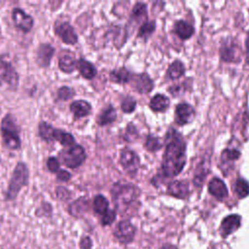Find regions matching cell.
<instances>
[{
  "label": "cell",
  "instance_id": "cell-1",
  "mask_svg": "<svg viewBox=\"0 0 249 249\" xmlns=\"http://www.w3.org/2000/svg\"><path fill=\"white\" fill-rule=\"evenodd\" d=\"M187 161L186 143L183 136L174 128H169L165 136V151L161 162V173L164 177L177 176Z\"/></svg>",
  "mask_w": 249,
  "mask_h": 249
},
{
  "label": "cell",
  "instance_id": "cell-2",
  "mask_svg": "<svg viewBox=\"0 0 249 249\" xmlns=\"http://www.w3.org/2000/svg\"><path fill=\"white\" fill-rule=\"evenodd\" d=\"M1 134L5 146L12 150L20 148L19 128L16 124L14 117L10 114L6 115L1 122Z\"/></svg>",
  "mask_w": 249,
  "mask_h": 249
},
{
  "label": "cell",
  "instance_id": "cell-3",
  "mask_svg": "<svg viewBox=\"0 0 249 249\" xmlns=\"http://www.w3.org/2000/svg\"><path fill=\"white\" fill-rule=\"evenodd\" d=\"M28 168L23 162H18L12 174L11 180L9 182L8 190L6 192V199L11 200L15 199L18 194V192L24 187L28 182Z\"/></svg>",
  "mask_w": 249,
  "mask_h": 249
},
{
  "label": "cell",
  "instance_id": "cell-4",
  "mask_svg": "<svg viewBox=\"0 0 249 249\" xmlns=\"http://www.w3.org/2000/svg\"><path fill=\"white\" fill-rule=\"evenodd\" d=\"M86 151L81 145H74L60 152L59 159L64 165L70 168L80 166L86 160Z\"/></svg>",
  "mask_w": 249,
  "mask_h": 249
},
{
  "label": "cell",
  "instance_id": "cell-5",
  "mask_svg": "<svg viewBox=\"0 0 249 249\" xmlns=\"http://www.w3.org/2000/svg\"><path fill=\"white\" fill-rule=\"evenodd\" d=\"M139 195L137 187L131 184L120 185L117 184L112 189V196L118 204H128L136 199Z\"/></svg>",
  "mask_w": 249,
  "mask_h": 249
},
{
  "label": "cell",
  "instance_id": "cell-6",
  "mask_svg": "<svg viewBox=\"0 0 249 249\" xmlns=\"http://www.w3.org/2000/svg\"><path fill=\"white\" fill-rule=\"evenodd\" d=\"M135 227L128 221H121L114 230V235L123 244L131 242L135 235Z\"/></svg>",
  "mask_w": 249,
  "mask_h": 249
},
{
  "label": "cell",
  "instance_id": "cell-7",
  "mask_svg": "<svg viewBox=\"0 0 249 249\" xmlns=\"http://www.w3.org/2000/svg\"><path fill=\"white\" fill-rule=\"evenodd\" d=\"M6 84L12 89H16L18 84V75L11 63L0 60V85Z\"/></svg>",
  "mask_w": 249,
  "mask_h": 249
},
{
  "label": "cell",
  "instance_id": "cell-8",
  "mask_svg": "<svg viewBox=\"0 0 249 249\" xmlns=\"http://www.w3.org/2000/svg\"><path fill=\"white\" fill-rule=\"evenodd\" d=\"M55 34L62 40L63 43L68 45H74L78 41V36L74 28L65 21H59L54 24Z\"/></svg>",
  "mask_w": 249,
  "mask_h": 249
},
{
  "label": "cell",
  "instance_id": "cell-9",
  "mask_svg": "<svg viewBox=\"0 0 249 249\" xmlns=\"http://www.w3.org/2000/svg\"><path fill=\"white\" fill-rule=\"evenodd\" d=\"M120 162L127 173L134 174L139 167L140 160L136 153H134L129 149L124 148L121 152Z\"/></svg>",
  "mask_w": 249,
  "mask_h": 249
},
{
  "label": "cell",
  "instance_id": "cell-10",
  "mask_svg": "<svg viewBox=\"0 0 249 249\" xmlns=\"http://www.w3.org/2000/svg\"><path fill=\"white\" fill-rule=\"evenodd\" d=\"M129 82H130L131 87L137 92L142 93V94L150 92L154 88L153 81L151 80L149 75L146 73L131 75V79Z\"/></svg>",
  "mask_w": 249,
  "mask_h": 249
},
{
  "label": "cell",
  "instance_id": "cell-11",
  "mask_svg": "<svg viewBox=\"0 0 249 249\" xmlns=\"http://www.w3.org/2000/svg\"><path fill=\"white\" fill-rule=\"evenodd\" d=\"M12 18L15 25L21 29L23 32H28L33 26L32 17L24 13V11L20 8H14L12 12Z\"/></svg>",
  "mask_w": 249,
  "mask_h": 249
},
{
  "label": "cell",
  "instance_id": "cell-12",
  "mask_svg": "<svg viewBox=\"0 0 249 249\" xmlns=\"http://www.w3.org/2000/svg\"><path fill=\"white\" fill-rule=\"evenodd\" d=\"M195 117L194 108L188 103H180L175 109V122L179 125L191 123Z\"/></svg>",
  "mask_w": 249,
  "mask_h": 249
},
{
  "label": "cell",
  "instance_id": "cell-13",
  "mask_svg": "<svg viewBox=\"0 0 249 249\" xmlns=\"http://www.w3.org/2000/svg\"><path fill=\"white\" fill-rule=\"evenodd\" d=\"M241 217L237 214H231L223 219L220 227V233L222 237H227L240 227Z\"/></svg>",
  "mask_w": 249,
  "mask_h": 249
},
{
  "label": "cell",
  "instance_id": "cell-14",
  "mask_svg": "<svg viewBox=\"0 0 249 249\" xmlns=\"http://www.w3.org/2000/svg\"><path fill=\"white\" fill-rule=\"evenodd\" d=\"M237 46L233 39L227 38L223 41L220 48V56L226 62H232L235 60Z\"/></svg>",
  "mask_w": 249,
  "mask_h": 249
},
{
  "label": "cell",
  "instance_id": "cell-15",
  "mask_svg": "<svg viewBox=\"0 0 249 249\" xmlns=\"http://www.w3.org/2000/svg\"><path fill=\"white\" fill-rule=\"evenodd\" d=\"M53 53H54V49L52 45L46 44V43L41 44L37 50V54H36L37 63L41 67L49 66Z\"/></svg>",
  "mask_w": 249,
  "mask_h": 249
},
{
  "label": "cell",
  "instance_id": "cell-16",
  "mask_svg": "<svg viewBox=\"0 0 249 249\" xmlns=\"http://www.w3.org/2000/svg\"><path fill=\"white\" fill-rule=\"evenodd\" d=\"M167 193L177 198H185L189 194V185L184 180H174L168 184Z\"/></svg>",
  "mask_w": 249,
  "mask_h": 249
},
{
  "label": "cell",
  "instance_id": "cell-17",
  "mask_svg": "<svg viewBox=\"0 0 249 249\" xmlns=\"http://www.w3.org/2000/svg\"><path fill=\"white\" fill-rule=\"evenodd\" d=\"M208 192L219 200H223L228 196V189L226 184L219 178H213L208 184Z\"/></svg>",
  "mask_w": 249,
  "mask_h": 249
},
{
  "label": "cell",
  "instance_id": "cell-18",
  "mask_svg": "<svg viewBox=\"0 0 249 249\" xmlns=\"http://www.w3.org/2000/svg\"><path fill=\"white\" fill-rule=\"evenodd\" d=\"M146 21H147V6L142 2H138L132 8L130 20L128 23L138 24L142 22L143 24Z\"/></svg>",
  "mask_w": 249,
  "mask_h": 249
},
{
  "label": "cell",
  "instance_id": "cell-19",
  "mask_svg": "<svg viewBox=\"0 0 249 249\" xmlns=\"http://www.w3.org/2000/svg\"><path fill=\"white\" fill-rule=\"evenodd\" d=\"M173 32L182 40H187L190 37L193 36L195 29L193 25H191L189 22L185 20H177L174 23L173 27Z\"/></svg>",
  "mask_w": 249,
  "mask_h": 249
},
{
  "label": "cell",
  "instance_id": "cell-20",
  "mask_svg": "<svg viewBox=\"0 0 249 249\" xmlns=\"http://www.w3.org/2000/svg\"><path fill=\"white\" fill-rule=\"evenodd\" d=\"M70 110L76 120L88 116L91 111L90 104L86 100H76L70 104Z\"/></svg>",
  "mask_w": 249,
  "mask_h": 249
},
{
  "label": "cell",
  "instance_id": "cell-21",
  "mask_svg": "<svg viewBox=\"0 0 249 249\" xmlns=\"http://www.w3.org/2000/svg\"><path fill=\"white\" fill-rule=\"evenodd\" d=\"M77 60L73 54H61L58 59V67L62 72L71 73L77 67Z\"/></svg>",
  "mask_w": 249,
  "mask_h": 249
},
{
  "label": "cell",
  "instance_id": "cell-22",
  "mask_svg": "<svg viewBox=\"0 0 249 249\" xmlns=\"http://www.w3.org/2000/svg\"><path fill=\"white\" fill-rule=\"evenodd\" d=\"M169 107V99L163 94H156L150 101V108L155 112H163Z\"/></svg>",
  "mask_w": 249,
  "mask_h": 249
},
{
  "label": "cell",
  "instance_id": "cell-23",
  "mask_svg": "<svg viewBox=\"0 0 249 249\" xmlns=\"http://www.w3.org/2000/svg\"><path fill=\"white\" fill-rule=\"evenodd\" d=\"M110 80L116 84H126L131 79V74L125 67H121L110 72Z\"/></svg>",
  "mask_w": 249,
  "mask_h": 249
},
{
  "label": "cell",
  "instance_id": "cell-24",
  "mask_svg": "<svg viewBox=\"0 0 249 249\" xmlns=\"http://www.w3.org/2000/svg\"><path fill=\"white\" fill-rule=\"evenodd\" d=\"M89 209V201L85 197H80L77 200H75L73 203L69 206V213L72 216L79 217L83 215L85 212H87Z\"/></svg>",
  "mask_w": 249,
  "mask_h": 249
},
{
  "label": "cell",
  "instance_id": "cell-25",
  "mask_svg": "<svg viewBox=\"0 0 249 249\" xmlns=\"http://www.w3.org/2000/svg\"><path fill=\"white\" fill-rule=\"evenodd\" d=\"M77 68L80 74L86 79H92L96 75V69L94 65L86 59H80L77 63Z\"/></svg>",
  "mask_w": 249,
  "mask_h": 249
},
{
  "label": "cell",
  "instance_id": "cell-26",
  "mask_svg": "<svg viewBox=\"0 0 249 249\" xmlns=\"http://www.w3.org/2000/svg\"><path fill=\"white\" fill-rule=\"evenodd\" d=\"M116 118H117L116 109L113 106L109 105L107 108H105L100 113L96 122L99 125H106V124H112L113 122H115Z\"/></svg>",
  "mask_w": 249,
  "mask_h": 249
},
{
  "label": "cell",
  "instance_id": "cell-27",
  "mask_svg": "<svg viewBox=\"0 0 249 249\" xmlns=\"http://www.w3.org/2000/svg\"><path fill=\"white\" fill-rule=\"evenodd\" d=\"M184 74H185V66L180 60H175L174 62H172L166 71V77L169 80L179 79Z\"/></svg>",
  "mask_w": 249,
  "mask_h": 249
},
{
  "label": "cell",
  "instance_id": "cell-28",
  "mask_svg": "<svg viewBox=\"0 0 249 249\" xmlns=\"http://www.w3.org/2000/svg\"><path fill=\"white\" fill-rule=\"evenodd\" d=\"M53 139L58 141L62 146H72L75 144V138L73 137V135L69 132H65L61 129H57L54 128L53 131Z\"/></svg>",
  "mask_w": 249,
  "mask_h": 249
},
{
  "label": "cell",
  "instance_id": "cell-29",
  "mask_svg": "<svg viewBox=\"0 0 249 249\" xmlns=\"http://www.w3.org/2000/svg\"><path fill=\"white\" fill-rule=\"evenodd\" d=\"M53 131H54V127H53L51 124H49L46 122H41L39 124V127H38V132H39V136L47 141V142H51L53 141Z\"/></svg>",
  "mask_w": 249,
  "mask_h": 249
},
{
  "label": "cell",
  "instance_id": "cell-30",
  "mask_svg": "<svg viewBox=\"0 0 249 249\" xmlns=\"http://www.w3.org/2000/svg\"><path fill=\"white\" fill-rule=\"evenodd\" d=\"M109 202L106 197H104L102 195H97L93 198V210L97 214L103 215L108 211Z\"/></svg>",
  "mask_w": 249,
  "mask_h": 249
},
{
  "label": "cell",
  "instance_id": "cell-31",
  "mask_svg": "<svg viewBox=\"0 0 249 249\" xmlns=\"http://www.w3.org/2000/svg\"><path fill=\"white\" fill-rule=\"evenodd\" d=\"M208 173V163L207 162H200V164L196 167L195 176H194V183L199 187L203 184L204 179Z\"/></svg>",
  "mask_w": 249,
  "mask_h": 249
},
{
  "label": "cell",
  "instance_id": "cell-32",
  "mask_svg": "<svg viewBox=\"0 0 249 249\" xmlns=\"http://www.w3.org/2000/svg\"><path fill=\"white\" fill-rule=\"evenodd\" d=\"M234 192L239 198L246 197L249 195V183L243 178H238L234 184Z\"/></svg>",
  "mask_w": 249,
  "mask_h": 249
},
{
  "label": "cell",
  "instance_id": "cell-33",
  "mask_svg": "<svg viewBox=\"0 0 249 249\" xmlns=\"http://www.w3.org/2000/svg\"><path fill=\"white\" fill-rule=\"evenodd\" d=\"M240 157V152L236 149H225L222 153L221 160L224 164H229V162H233Z\"/></svg>",
  "mask_w": 249,
  "mask_h": 249
},
{
  "label": "cell",
  "instance_id": "cell-34",
  "mask_svg": "<svg viewBox=\"0 0 249 249\" xmlns=\"http://www.w3.org/2000/svg\"><path fill=\"white\" fill-rule=\"evenodd\" d=\"M155 29H156V22L154 20L146 21L140 26L138 30V37L146 39L155 31Z\"/></svg>",
  "mask_w": 249,
  "mask_h": 249
},
{
  "label": "cell",
  "instance_id": "cell-35",
  "mask_svg": "<svg viewBox=\"0 0 249 249\" xmlns=\"http://www.w3.org/2000/svg\"><path fill=\"white\" fill-rule=\"evenodd\" d=\"M145 147L150 152H156V151L160 150L162 147V143L160 142V138L155 137L153 135H149L146 138Z\"/></svg>",
  "mask_w": 249,
  "mask_h": 249
},
{
  "label": "cell",
  "instance_id": "cell-36",
  "mask_svg": "<svg viewBox=\"0 0 249 249\" xmlns=\"http://www.w3.org/2000/svg\"><path fill=\"white\" fill-rule=\"evenodd\" d=\"M121 107L124 113H131L136 107V101L131 96H125L122 101Z\"/></svg>",
  "mask_w": 249,
  "mask_h": 249
},
{
  "label": "cell",
  "instance_id": "cell-37",
  "mask_svg": "<svg viewBox=\"0 0 249 249\" xmlns=\"http://www.w3.org/2000/svg\"><path fill=\"white\" fill-rule=\"evenodd\" d=\"M123 137H124V139L125 141H129V142L134 141L138 137L137 129H136V127L131 123L127 124V126L125 128V132L124 133Z\"/></svg>",
  "mask_w": 249,
  "mask_h": 249
},
{
  "label": "cell",
  "instance_id": "cell-38",
  "mask_svg": "<svg viewBox=\"0 0 249 249\" xmlns=\"http://www.w3.org/2000/svg\"><path fill=\"white\" fill-rule=\"evenodd\" d=\"M74 94H75L74 89L69 87H61L57 90V98L59 100H68L72 98Z\"/></svg>",
  "mask_w": 249,
  "mask_h": 249
},
{
  "label": "cell",
  "instance_id": "cell-39",
  "mask_svg": "<svg viewBox=\"0 0 249 249\" xmlns=\"http://www.w3.org/2000/svg\"><path fill=\"white\" fill-rule=\"evenodd\" d=\"M116 211L115 210H111V209H108V211L106 213H104L101 217V224L102 226H109L111 225L115 219H116Z\"/></svg>",
  "mask_w": 249,
  "mask_h": 249
},
{
  "label": "cell",
  "instance_id": "cell-40",
  "mask_svg": "<svg viewBox=\"0 0 249 249\" xmlns=\"http://www.w3.org/2000/svg\"><path fill=\"white\" fill-rule=\"evenodd\" d=\"M47 167L51 172L56 173L59 170V160L53 157L49 158L47 160Z\"/></svg>",
  "mask_w": 249,
  "mask_h": 249
},
{
  "label": "cell",
  "instance_id": "cell-41",
  "mask_svg": "<svg viewBox=\"0 0 249 249\" xmlns=\"http://www.w3.org/2000/svg\"><path fill=\"white\" fill-rule=\"evenodd\" d=\"M55 192H56L57 197L61 200H66L70 197V192L64 187H57Z\"/></svg>",
  "mask_w": 249,
  "mask_h": 249
},
{
  "label": "cell",
  "instance_id": "cell-42",
  "mask_svg": "<svg viewBox=\"0 0 249 249\" xmlns=\"http://www.w3.org/2000/svg\"><path fill=\"white\" fill-rule=\"evenodd\" d=\"M56 178L57 180H60V181H63V182H67L70 180L71 178V174L64 170V169H59L57 172H56Z\"/></svg>",
  "mask_w": 249,
  "mask_h": 249
},
{
  "label": "cell",
  "instance_id": "cell-43",
  "mask_svg": "<svg viewBox=\"0 0 249 249\" xmlns=\"http://www.w3.org/2000/svg\"><path fill=\"white\" fill-rule=\"evenodd\" d=\"M92 245V241L89 236H84L80 240V247L81 249H90Z\"/></svg>",
  "mask_w": 249,
  "mask_h": 249
},
{
  "label": "cell",
  "instance_id": "cell-44",
  "mask_svg": "<svg viewBox=\"0 0 249 249\" xmlns=\"http://www.w3.org/2000/svg\"><path fill=\"white\" fill-rule=\"evenodd\" d=\"M245 47H246V61L249 64V32L246 38V42H245Z\"/></svg>",
  "mask_w": 249,
  "mask_h": 249
},
{
  "label": "cell",
  "instance_id": "cell-45",
  "mask_svg": "<svg viewBox=\"0 0 249 249\" xmlns=\"http://www.w3.org/2000/svg\"><path fill=\"white\" fill-rule=\"evenodd\" d=\"M161 249H177L174 245H171V244H164Z\"/></svg>",
  "mask_w": 249,
  "mask_h": 249
}]
</instances>
